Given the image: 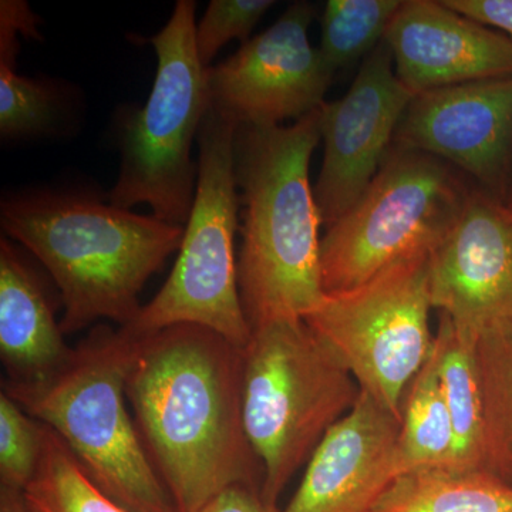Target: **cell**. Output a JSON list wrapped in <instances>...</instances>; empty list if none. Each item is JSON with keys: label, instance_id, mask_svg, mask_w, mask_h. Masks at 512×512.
<instances>
[{"label": "cell", "instance_id": "cell-1", "mask_svg": "<svg viewBox=\"0 0 512 512\" xmlns=\"http://www.w3.org/2000/svg\"><path fill=\"white\" fill-rule=\"evenodd\" d=\"M126 392L178 512H197L229 485L261 490L264 468L242 416V349L197 325L138 336Z\"/></svg>", "mask_w": 512, "mask_h": 512}, {"label": "cell", "instance_id": "cell-2", "mask_svg": "<svg viewBox=\"0 0 512 512\" xmlns=\"http://www.w3.org/2000/svg\"><path fill=\"white\" fill-rule=\"evenodd\" d=\"M320 140L322 107L292 126H238L235 131L242 207L238 284L251 329L272 320H303L325 299L322 220L309 180Z\"/></svg>", "mask_w": 512, "mask_h": 512}, {"label": "cell", "instance_id": "cell-3", "mask_svg": "<svg viewBox=\"0 0 512 512\" xmlns=\"http://www.w3.org/2000/svg\"><path fill=\"white\" fill-rule=\"evenodd\" d=\"M3 231L42 262L59 288L63 333L99 320H136L138 295L168 256L180 251L185 229L154 215L84 195L30 192L3 200Z\"/></svg>", "mask_w": 512, "mask_h": 512}, {"label": "cell", "instance_id": "cell-4", "mask_svg": "<svg viewBox=\"0 0 512 512\" xmlns=\"http://www.w3.org/2000/svg\"><path fill=\"white\" fill-rule=\"evenodd\" d=\"M137 346L126 328L96 326L55 373L3 382L2 392L55 431L93 483L128 512H178L127 409Z\"/></svg>", "mask_w": 512, "mask_h": 512}, {"label": "cell", "instance_id": "cell-5", "mask_svg": "<svg viewBox=\"0 0 512 512\" xmlns=\"http://www.w3.org/2000/svg\"><path fill=\"white\" fill-rule=\"evenodd\" d=\"M360 387L332 349L301 319L252 329L242 350L245 433L264 468L271 508L323 437L355 406Z\"/></svg>", "mask_w": 512, "mask_h": 512}, {"label": "cell", "instance_id": "cell-6", "mask_svg": "<svg viewBox=\"0 0 512 512\" xmlns=\"http://www.w3.org/2000/svg\"><path fill=\"white\" fill-rule=\"evenodd\" d=\"M473 188L446 161L393 144L375 180L320 242L325 295L430 255L456 227Z\"/></svg>", "mask_w": 512, "mask_h": 512}, {"label": "cell", "instance_id": "cell-7", "mask_svg": "<svg viewBox=\"0 0 512 512\" xmlns=\"http://www.w3.org/2000/svg\"><path fill=\"white\" fill-rule=\"evenodd\" d=\"M237 124L208 106L198 141L197 190L173 272L156 298L124 328L137 336L174 325H197L244 350L251 339L238 284L235 235L239 194L235 178Z\"/></svg>", "mask_w": 512, "mask_h": 512}, {"label": "cell", "instance_id": "cell-8", "mask_svg": "<svg viewBox=\"0 0 512 512\" xmlns=\"http://www.w3.org/2000/svg\"><path fill=\"white\" fill-rule=\"evenodd\" d=\"M195 29V3L180 0L147 40L156 50V80L146 106L128 120L119 180L107 197L123 210L146 204L158 220L180 227L190 220L197 190L192 144L210 106Z\"/></svg>", "mask_w": 512, "mask_h": 512}, {"label": "cell", "instance_id": "cell-9", "mask_svg": "<svg viewBox=\"0 0 512 512\" xmlns=\"http://www.w3.org/2000/svg\"><path fill=\"white\" fill-rule=\"evenodd\" d=\"M430 255L404 259L352 291L326 295L305 323L360 390L402 421L407 387L429 359Z\"/></svg>", "mask_w": 512, "mask_h": 512}, {"label": "cell", "instance_id": "cell-10", "mask_svg": "<svg viewBox=\"0 0 512 512\" xmlns=\"http://www.w3.org/2000/svg\"><path fill=\"white\" fill-rule=\"evenodd\" d=\"M316 9L295 2L271 28L207 69L208 103L237 126L278 127L325 104L333 72L309 42Z\"/></svg>", "mask_w": 512, "mask_h": 512}, {"label": "cell", "instance_id": "cell-11", "mask_svg": "<svg viewBox=\"0 0 512 512\" xmlns=\"http://www.w3.org/2000/svg\"><path fill=\"white\" fill-rule=\"evenodd\" d=\"M413 97L397 77L383 40L363 60L348 93L323 104L325 151L313 187L323 225L335 224L375 180Z\"/></svg>", "mask_w": 512, "mask_h": 512}, {"label": "cell", "instance_id": "cell-12", "mask_svg": "<svg viewBox=\"0 0 512 512\" xmlns=\"http://www.w3.org/2000/svg\"><path fill=\"white\" fill-rule=\"evenodd\" d=\"M431 306L480 338L512 326V208L474 185L463 215L429 258Z\"/></svg>", "mask_w": 512, "mask_h": 512}, {"label": "cell", "instance_id": "cell-13", "mask_svg": "<svg viewBox=\"0 0 512 512\" xmlns=\"http://www.w3.org/2000/svg\"><path fill=\"white\" fill-rule=\"evenodd\" d=\"M393 144L446 161L505 201L512 180V76L417 94Z\"/></svg>", "mask_w": 512, "mask_h": 512}, {"label": "cell", "instance_id": "cell-14", "mask_svg": "<svg viewBox=\"0 0 512 512\" xmlns=\"http://www.w3.org/2000/svg\"><path fill=\"white\" fill-rule=\"evenodd\" d=\"M384 42L413 96L512 76V40L441 0H403Z\"/></svg>", "mask_w": 512, "mask_h": 512}, {"label": "cell", "instance_id": "cell-15", "mask_svg": "<svg viewBox=\"0 0 512 512\" xmlns=\"http://www.w3.org/2000/svg\"><path fill=\"white\" fill-rule=\"evenodd\" d=\"M402 421L360 390L353 409L313 451L281 512H369L396 473Z\"/></svg>", "mask_w": 512, "mask_h": 512}, {"label": "cell", "instance_id": "cell-16", "mask_svg": "<svg viewBox=\"0 0 512 512\" xmlns=\"http://www.w3.org/2000/svg\"><path fill=\"white\" fill-rule=\"evenodd\" d=\"M39 276L10 239L0 241V357L10 383H35L55 373L72 348Z\"/></svg>", "mask_w": 512, "mask_h": 512}, {"label": "cell", "instance_id": "cell-17", "mask_svg": "<svg viewBox=\"0 0 512 512\" xmlns=\"http://www.w3.org/2000/svg\"><path fill=\"white\" fill-rule=\"evenodd\" d=\"M36 23L39 19L28 3H0V134L5 140L52 131L62 111V96L55 86L15 70L19 35L39 39Z\"/></svg>", "mask_w": 512, "mask_h": 512}, {"label": "cell", "instance_id": "cell-18", "mask_svg": "<svg viewBox=\"0 0 512 512\" xmlns=\"http://www.w3.org/2000/svg\"><path fill=\"white\" fill-rule=\"evenodd\" d=\"M369 512H512V485L483 470L421 467L394 478Z\"/></svg>", "mask_w": 512, "mask_h": 512}, {"label": "cell", "instance_id": "cell-19", "mask_svg": "<svg viewBox=\"0 0 512 512\" xmlns=\"http://www.w3.org/2000/svg\"><path fill=\"white\" fill-rule=\"evenodd\" d=\"M476 345L477 339L460 332L446 315H440L434 350L456 437L453 467L468 470H483L484 457V413Z\"/></svg>", "mask_w": 512, "mask_h": 512}, {"label": "cell", "instance_id": "cell-20", "mask_svg": "<svg viewBox=\"0 0 512 512\" xmlns=\"http://www.w3.org/2000/svg\"><path fill=\"white\" fill-rule=\"evenodd\" d=\"M454 451L456 437L433 348L404 393L396 450L397 477L421 467L453 466Z\"/></svg>", "mask_w": 512, "mask_h": 512}, {"label": "cell", "instance_id": "cell-21", "mask_svg": "<svg viewBox=\"0 0 512 512\" xmlns=\"http://www.w3.org/2000/svg\"><path fill=\"white\" fill-rule=\"evenodd\" d=\"M484 413L483 470L512 485V326L477 339Z\"/></svg>", "mask_w": 512, "mask_h": 512}, {"label": "cell", "instance_id": "cell-22", "mask_svg": "<svg viewBox=\"0 0 512 512\" xmlns=\"http://www.w3.org/2000/svg\"><path fill=\"white\" fill-rule=\"evenodd\" d=\"M43 450L35 477L25 488L33 512H128L103 493L80 466L70 448L45 426Z\"/></svg>", "mask_w": 512, "mask_h": 512}, {"label": "cell", "instance_id": "cell-23", "mask_svg": "<svg viewBox=\"0 0 512 512\" xmlns=\"http://www.w3.org/2000/svg\"><path fill=\"white\" fill-rule=\"evenodd\" d=\"M403 0H329L320 16L319 52L336 70L366 57L383 42Z\"/></svg>", "mask_w": 512, "mask_h": 512}, {"label": "cell", "instance_id": "cell-24", "mask_svg": "<svg viewBox=\"0 0 512 512\" xmlns=\"http://www.w3.org/2000/svg\"><path fill=\"white\" fill-rule=\"evenodd\" d=\"M43 436V424L0 393V487L25 491L39 467Z\"/></svg>", "mask_w": 512, "mask_h": 512}, {"label": "cell", "instance_id": "cell-25", "mask_svg": "<svg viewBox=\"0 0 512 512\" xmlns=\"http://www.w3.org/2000/svg\"><path fill=\"white\" fill-rule=\"evenodd\" d=\"M275 5L274 0H212L195 29L197 55L205 69L232 39L247 43L252 29Z\"/></svg>", "mask_w": 512, "mask_h": 512}, {"label": "cell", "instance_id": "cell-26", "mask_svg": "<svg viewBox=\"0 0 512 512\" xmlns=\"http://www.w3.org/2000/svg\"><path fill=\"white\" fill-rule=\"evenodd\" d=\"M448 8L457 10L488 28L498 30L512 40V0H443Z\"/></svg>", "mask_w": 512, "mask_h": 512}, {"label": "cell", "instance_id": "cell-27", "mask_svg": "<svg viewBox=\"0 0 512 512\" xmlns=\"http://www.w3.org/2000/svg\"><path fill=\"white\" fill-rule=\"evenodd\" d=\"M197 512H281L271 508L262 498L259 488L234 484L215 494Z\"/></svg>", "mask_w": 512, "mask_h": 512}, {"label": "cell", "instance_id": "cell-28", "mask_svg": "<svg viewBox=\"0 0 512 512\" xmlns=\"http://www.w3.org/2000/svg\"><path fill=\"white\" fill-rule=\"evenodd\" d=\"M0 512H33L26 503L23 491L0 487Z\"/></svg>", "mask_w": 512, "mask_h": 512}, {"label": "cell", "instance_id": "cell-29", "mask_svg": "<svg viewBox=\"0 0 512 512\" xmlns=\"http://www.w3.org/2000/svg\"><path fill=\"white\" fill-rule=\"evenodd\" d=\"M505 202L512 207V180L510 184V188H508L507 198H505Z\"/></svg>", "mask_w": 512, "mask_h": 512}, {"label": "cell", "instance_id": "cell-30", "mask_svg": "<svg viewBox=\"0 0 512 512\" xmlns=\"http://www.w3.org/2000/svg\"><path fill=\"white\" fill-rule=\"evenodd\" d=\"M510 207H511V205H510ZM511 208H512V207H511Z\"/></svg>", "mask_w": 512, "mask_h": 512}]
</instances>
